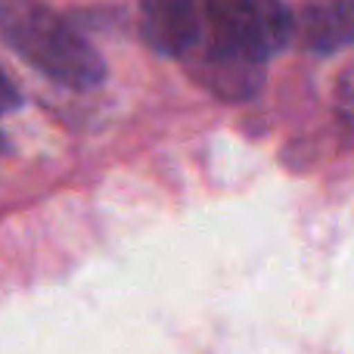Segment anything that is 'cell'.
Returning a JSON list of instances; mask_svg holds the SVG:
<instances>
[{
    "mask_svg": "<svg viewBox=\"0 0 354 354\" xmlns=\"http://www.w3.org/2000/svg\"><path fill=\"white\" fill-rule=\"evenodd\" d=\"M333 106H336V118L342 122V128L354 134V59L339 72L336 91H333Z\"/></svg>",
    "mask_w": 354,
    "mask_h": 354,
    "instance_id": "5b68a950",
    "label": "cell"
},
{
    "mask_svg": "<svg viewBox=\"0 0 354 354\" xmlns=\"http://www.w3.org/2000/svg\"><path fill=\"white\" fill-rule=\"evenodd\" d=\"M0 37L31 68L68 91H93L106 78L93 44L44 0H0Z\"/></svg>",
    "mask_w": 354,
    "mask_h": 354,
    "instance_id": "6da1fadb",
    "label": "cell"
},
{
    "mask_svg": "<svg viewBox=\"0 0 354 354\" xmlns=\"http://www.w3.org/2000/svg\"><path fill=\"white\" fill-rule=\"evenodd\" d=\"M140 31L156 53L183 62L205 35L202 0H143Z\"/></svg>",
    "mask_w": 354,
    "mask_h": 354,
    "instance_id": "3957f363",
    "label": "cell"
},
{
    "mask_svg": "<svg viewBox=\"0 0 354 354\" xmlns=\"http://www.w3.org/2000/svg\"><path fill=\"white\" fill-rule=\"evenodd\" d=\"M292 41L317 56L354 47V0H305L292 16Z\"/></svg>",
    "mask_w": 354,
    "mask_h": 354,
    "instance_id": "277c9868",
    "label": "cell"
},
{
    "mask_svg": "<svg viewBox=\"0 0 354 354\" xmlns=\"http://www.w3.org/2000/svg\"><path fill=\"white\" fill-rule=\"evenodd\" d=\"M202 41L239 59L268 66L292 44V12L283 0H202Z\"/></svg>",
    "mask_w": 354,
    "mask_h": 354,
    "instance_id": "7a4b0ae2",
    "label": "cell"
},
{
    "mask_svg": "<svg viewBox=\"0 0 354 354\" xmlns=\"http://www.w3.org/2000/svg\"><path fill=\"white\" fill-rule=\"evenodd\" d=\"M16 106H19V91L12 87V81L3 75V68H0V115L12 112Z\"/></svg>",
    "mask_w": 354,
    "mask_h": 354,
    "instance_id": "8992f818",
    "label": "cell"
}]
</instances>
